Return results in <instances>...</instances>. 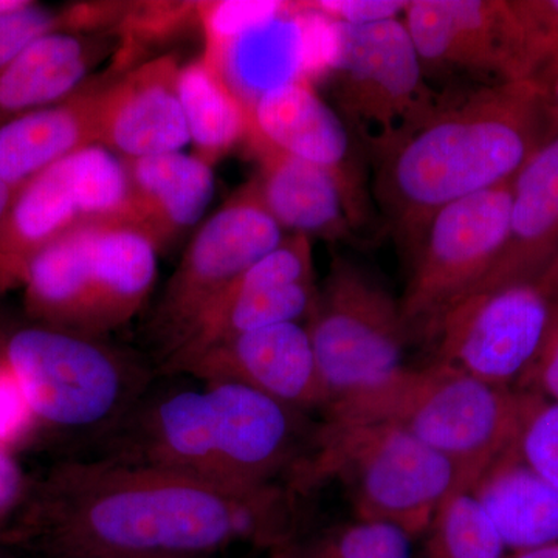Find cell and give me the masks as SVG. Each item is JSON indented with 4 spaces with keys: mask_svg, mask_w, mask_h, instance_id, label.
Returning a JSON list of instances; mask_svg holds the SVG:
<instances>
[{
    "mask_svg": "<svg viewBox=\"0 0 558 558\" xmlns=\"http://www.w3.org/2000/svg\"><path fill=\"white\" fill-rule=\"evenodd\" d=\"M534 83L542 90L550 121H553L554 132L558 135V62L535 78Z\"/></svg>",
    "mask_w": 558,
    "mask_h": 558,
    "instance_id": "cell-36",
    "label": "cell"
},
{
    "mask_svg": "<svg viewBox=\"0 0 558 558\" xmlns=\"http://www.w3.org/2000/svg\"><path fill=\"white\" fill-rule=\"evenodd\" d=\"M36 429L16 381L0 360V446L13 450Z\"/></svg>",
    "mask_w": 558,
    "mask_h": 558,
    "instance_id": "cell-33",
    "label": "cell"
},
{
    "mask_svg": "<svg viewBox=\"0 0 558 558\" xmlns=\"http://www.w3.org/2000/svg\"><path fill=\"white\" fill-rule=\"evenodd\" d=\"M250 148L259 161V194L282 231L339 241L352 226L347 194L332 172L311 161L271 148L248 134Z\"/></svg>",
    "mask_w": 558,
    "mask_h": 558,
    "instance_id": "cell-20",
    "label": "cell"
},
{
    "mask_svg": "<svg viewBox=\"0 0 558 558\" xmlns=\"http://www.w3.org/2000/svg\"><path fill=\"white\" fill-rule=\"evenodd\" d=\"M554 137L534 81L494 84L444 101L424 126L377 161V201L413 256L440 209L515 179Z\"/></svg>",
    "mask_w": 558,
    "mask_h": 558,
    "instance_id": "cell-2",
    "label": "cell"
},
{
    "mask_svg": "<svg viewBox=\"0 0 558 558\" xmlns=\"http://www.w3.org/2000/svg\"><path fill=\"white\" fill-rule=\"evenodd\" d=\"M553 301L535 281L483 290L458 301L421 336L435 363L501 389H512L537 359Z\"/></svg>",
    "mask_w": 558,
    "mask_h": 558,
    "instance_id": "cell-11",
    "label": "cell"
},
{
    "mask_svg": "<svg viewBox=\"0 0 558 558\" xmlns=\"http://www.w3.org/2000/svg\"><path fill=\"white\" fill-rule=\"evenodd\" d=\"M178 89L194 156L215 165L252 131L248 102L207 57L179 70Z\"/></svg>",
    "mask_w": 558,
    "mask_h": 558,
    "instance_id": "cell-25",
    "label": "cell"
},
{
    "mask_svg": "<svg viewBox=\"0 0 558 558\" xmlns=\"http://www.w3.org/2000/svg\"><path fill=\"white\" fill-rule=\"evenodd\" d=\"M60 31L70 32L68 11L54 13L27 0L20 9L0 13V68L35 40Z\"/></svg>",
    "mask_w": 558,
    "mask_h": 558,
    "instance_id": "cell-31",
    "label": "cell"
},
{
    "mask_svg": "<svg viewBox=\"0 0 558 558\" xmlns=\"http://www.w3.org/2000/svg\"><path fill=\"white\" fill-rule=\"evenodd\" d=\"M506 549L512 553L558 542V488L521 459L515 442L470 488Z\"/></svg>",
    "mask_w": 558,
    "mask_h": 558,
    "instance_id": "cell-24",
    "label": "cell"
},
{
    "mask_svg": "<svg viewBox=\"0 0 558 558\" xmlns=\"http://www.w3.org/2000/svg\"><path fill=\"white\" fill-rule=\"evenodd\" d=\"M311 238L290 234L219 293L161 360L168 374L250 330L310 318L317 301Z\"/></svg>",
    "mask_w": 558,
    "mask_h": 558,
    "instance_id": "cell-14",
    "label": "cell"
},
{
    "mask_svg": "<svg viewBox=\"0 0 558 558\" xmlns=\"http://www.w3.org/2000/svg\"><path fill=\"white\" fill-rule=\"evenodd\" d=\"M299 497L101 457L61 462L31 486L14 542L51 558H211L245 545L271 553L300 537Z\"/></svg>",
    "mask_w": 558,
    "mask_h": 558,
    "instance_id": "cell-1",
    "label": "cell"
},
{
    "mask_svg": "<svg viewBox=\"0 0 558 558\" xmlns=\"http://www.w3.org/2000/svg\"><path fill=\"white\" fill-rule=\"evenodd\" d=\"M411 539L399 529L354 520L293 539L269 558H411Z\"/></svg>",
    "mask_w": 558,
    "mask_h": 558,
    "instance_id": "cell-27",
    "label": "cell"
},
{
    "mask_svg": "<svg viewBox=\"0 0 558 558\" xmlns=\"http://www.w3.org/2000/svg\"><path fill=\"white\" fill-rule=\"evenodd\" d=\"M31 486L13 451L0 446V524L16 515Z\"/></svg>",
    "mask_w": 558,
    "mask_h": 558,
    "instance_id": "cell-35",
    "label": "cell"
},
{
    "mask_svg": "<svg viewBox=\"0 0 558 558\" xmlns=\"http://www.w3.org/2000/svg\"><path fill=\"white\" fill-rule=\"evenodd\" d=\"M36 427L109 439L149 392L150 374L98 339L46 325L11 332L0 344Z\"/></svg>",
    "mask_w": 558,
    "mask_h": 558,
    "instance_id": "cell-7",
    "label": "cell"
},
{
    "mask_svg": "<svg viewBox=\"0 0 558 558\" xmlns=\"http://www.w3.org/2000/svg\"><path fill=\"white\" fill-rule=\"evenodd\" d=\"M523 392L517 450L529 468L558 488V403Z\"/></svg>",
    "mask_w": 558,
    "mask_h": 558,
    "instance_id": "cell-29",
    "label": "cell"
},
{
    "mask_svg": "<svg viewBox=\"0 0 558 558\" xmlns=\"http://www.w3.org/2000/svg\"><path fill=\"white\" fill-rule=\"evenodd\" d=\"M250 134L271 148L311 161L332 172L347 194L352 226H362L368 196L352 156L351 134L307 76H299L260 92L250 102Z\"/></svg>",
    "mask_w": 558,
    "mask_h": 558,
    "instance_id": "cell-17",
    "label": "cell"
},
{
    "mask_svg": "<svg viewBox=\"0 0 558 558\" xmlns=\"http://www.w3.org/2000/svg\"><path fill=\"white\" fill-rule=\"evenodd\" d=\"M255 179L242 185L197 230L154 315V336L167 354L202 311L284 240Z\"/></svg>",
    "mask_w": 558,
    "mask_h": 558,
    "instance_id": "cell-13",
    "label": "cell"
},
{
    "mask_svg": "<svg viewBox=\"0 0 558 558\" xmlns=\"http://www.w3.org/2000/svg\"><path fill=\"white\" fill-rule=\"evenodd\" d=\"M293 10L314 14L319 20L343 27L376 24L399 20L405 13L407 0H315V2H293Z\"/></svg>",
    "mask_w": 558,
    "mask_h": 558,
    "instance_id": "cell-32",
    "label": "cell"
},
{
    "mask_svg": "<svg viewBox=\"0 0 558 558\" xmlns=\"http://www.w3.org/2000/svg\"><path fill=\"white\" fill-rule=\"evenodd\" d=\"M159 248L126 223H87L51 242L22 278L39 325L98 339L128 325L153 292Z\"/></svg>",
    "mask_w": 558,
    "mask_h": 558,
    "instance_id": "cell-6",
    "label": "cell"
},
{
    "mask_svg": "<svg viewBox=\"0 0 558 558\" xmlns=\"http://www.w3.org/2000/svg\"><path fill=\"white\" fill-rule=\"evenodd\" d=\"M27 0H0V13L20 9Z\"/></svg>",
    "mask_w": 558,
    "mask_h": 558,
    "instance_id": "cell-39",
    "label": "cell"
},
{
    "mask_svg": "<svg viewBox=\"0 0 558 558\" xmlns=\"http://www.w3.org/2000/svg\"><path fill=\"white\" fill-rule=\"evenodd\" d=\"M557 258L558 135L545 143L513 179L505 247L473 293L535 281Z\"/></svg>",
    "mask_w": 558,
    "mask_h": 558,
    "instance_id": "cell-19",
    "label": "cell"
},
{
    "mask_svg": "<svg viewBox=\"0 0 558 558\" xmlns=\"http://www.w3.org/2000/svg\"><path fill=\"white\" fill-rule=\"evenodd\" d=\"M553 319L537 359L520 381L521 391L534 392L558 403V304H553Z\"/></svg>",
    "mask_w": 558,
    "mask_h": 558,
    "instance_id": "cell-34",
    "label": "cell"
},
{
    "mask_svg": "<svg viewBox=\"0 0 558 558\" xmlns=\"http://www.w3.org/2000/svg\"><path fill=\"white\" fill-rule=\"evenodd\" d=\"M180 65L172 54L128 70L101 84L97 145L123 160L179 153L190 145L180 105Z\"/></svg>",
    "mask_w": 558,
    "mask_h": 558,
    "instance_id": "cell-18",
    "label": "cell"
},
{
    "mask_svg": "<svg viewBox=\"0 0 558 558\" xmlns=\"http://www.w3.org/2000/svg\"><path fill=\"white\" fill-rule=\"evenodd\" d=\"M211 558H216V557H211Z\"/></svg>",
    "mask_w": 558,
    "mask_h": 558,
    "instance_id": "cell-40",
    "label": "cell"
},
{
    "mask_svg": "<svg viewBox=\"0 0 558 558\" xmlns=\"http://www.w3.org/2000/svg\"><path fill=\"white\" fill-rule=\"evenodd\" d=\"M146 395L105 457L240 487L275 484L303 457L304 413L230 381Z\"/></svg>",
    "mask_w": 558,
    "mask_h": 558,
    "instance_id": "cell-3",
    "label": "cell"
},
{
    "mask_svg": "<svg viewBox=\"0 0 558 558\" xmlns=\"http://www.w3.org/2000/svg\"><path fill=\"white\" fill-rule=\"evenodd\" d=\"M337 481L354 520L399 529L411 539L427 534L440 506L459 490L450 459L387 424L323 421L286 487L301 497Z\"/></svg>",
    "mask_w": 558,
    "mask_h": 558,
    "instance_id": "cell-5",
    "label": "cell"
},
{
    "mask_svg": "<svg viewBox=\"0 0 558 558\" xmlns=\"http://www.w3.org/2000/svg\"><path fill=\"white\" fill-rule=\"evenodd\" d=\"M14 194H16V191L0 180V222H2L3 218H5L11 202H13Z\"/></svg>",
    "mask_w": 558,
    "mask_h": 558,
    "instance_id": "cell-38",
    "label": "cell"
},
{
    "mask_svg": "<svg viewBox=\"0 0 558 558\" xmlns=\"http://www.w3.org/2000/svg\"><path fill=\"white\" fill-rule=\"evenodd\" d=\"M108 47L81 32L49 33L0 68V126L84 87Z\"/></svg>",
    "mask_w": 558,
    "mask_h": 558,
    "instance_id": "cell-23",
    "label": "cell"
},
{
    "mask_svg": "<svg viewBox=\"0 0 558 558\" xmlns=\"http://www.w3.org/2000/svg\"><path fill=\"white\" fill-rule=\"evenodd\" d=\"M87 223H131L126 163L100 145L72 154L16 191L0 222V292L21 288L40 250Z\"/></svg>",
    "mask_w": 558,
    "mask_h": 558,
    "instance_id": "cell-9",
    "label": "cell"
},
{
    "mask_svg": "<svg viewBox=\"0 0 558 558\" xmlns=\"http://www.w3.org/2000/svg\"><path fill=\"white\" fill-rule=\"evenodd\" d=\"M513 179L440 209L413 258L400 299L411 333H418L458 301L472 295L508 238Z\"/></svg>",
    "mask_w": 558,
    "mask_h": 558,
    "instance_id": "cell-12",
    "label": "cell"
},
{
    "mask_svg": "<svg viewBox=\"0 0 558 558\" xmlns=\"http://www.w3.org/2000/svg\"><path fill=\"white\" fill-rule=\"evenodd\" d=\"M422 558H506V546L470 492L444 501L429 524Z\"/></svg>",
    "mask_w": 558,
    "mask_h": 558,
    "instance_id": "cell-26",
    "label": "cell"
},
{
    "mask_svg": "<svg viewBox=\"0 0 558 558\" xmlns=\"http://www.w3.org/2000/svg\"><path fill=\"white\" fill-rule=\"evenodd\" d=\"M306 328L332 400L405 366L403 357L413 336L400 301L343 256L330 263Z\"/></svg>",
    "mask_w": 558,
    "mask_h": 558,
    "instance_id": "cell-10",
    "label": "cell"
},
{
    "mask_svg": "<svg viewBox=\"0 0 558 558\" xmlns=\"http://www.w3.org/2000/svg\"><path fill=\"white\" fill-rule=\"evenodd\" d=\"M332 62V106L377 161L398 149L442 106L425 78L402 17L343 27Z\"/></svg>",
    "mask_w": 558,
    "mask_h": 558,
    "instance_id": "cell-8",
    "label": "cell"
},
{
    "mask_svg": "<svg viewBox=\"0 0 558 558\" xmlns=\"http://www.w3.org/2000/svg\"><path fill=\"white\" fill-rule=\"evenodd\" d=\"M523 391L490 387L461 371L429 362L402 366L369 387L326 407L323 421L387 424L403 429L453 462L459 490L515 442Z\"/></svg>",
    "mask_w": 558,
    "mask_h": 558,
    "instance_id": "cell-4",
    "label": "cell"
},
{
    "mask_svg": "<svg viewBox=\"0 0 558 558\" xmlns=\"http://www.w3.org/2000/svg\"><path fill=\"white\" fill-rule=\"evenodd\" d=\"M402 21L424 70L524 81L509 0H411Z\"/></svg>",
    "mask_w": 558,
    "mask_h": 558,
    "instance_id": "cell-15",
    "label": "cell"
},
{
    "mask_svg": "<svg viewBox=\"0 0 558 558\" xmlns=\"http://www.w3.org/2000/svg\"><path fill=\"white\" fill-rule=\"evenodd\" d=\"M174 374L244 385L303 413L323 411L332 400L319 376L310 332L301 323L241 333L205 349Z\"/></svg>",
    "mask_w": 558,
    "mask_h": 558,
    "instance_id": "cell-16",
    "label": "cell"
},
{
    "mask_svg": "<svg viewBox=\"0 0 558 558\" xmlns=\"http://www.w3.org/2000/svg\"><path fill=\"white\" fill-rule=\"evenodd\" d=\"M539 284L548 293L553 304H558V258L538 278Z\"/></svg>",
    "mask_w": 558,
    "mask_h": 558,
    "instance_id": "cell-37",
    "label": "cell"
},
{
    "mask_svg": "<svg viewBox=\"0 0 558 558\" xmlns=\"http://www.w3.org/2000/svg\"><path fill=\"white\" fill-rule=\"evenodd\" d=\"M130 178L131 226L163 248L193 229L215 194L211 165L194 154L124 160Z\"/></svg>",
    "mask_w": 558,
    "mask_h": 558,
    "instance_id": "cell-21",
    "label": "cell"
},
{
    "mask_svg": "<svg viewBox=\"0 0 558 558\" xmlns=\"http://www.w3.org/2000/svg\"><path fill=\"white\" fill-rule=\"evenodd\" d=\"M521 40L523 80L534 81L558 62V0H509Z\"/></svg>",
    "mask_w": 558,
    "mask_h": 558,
    "instance_id": "cell-30",
    "label": "cell"
},
{
    "mask_svg": "<svg viewBox=\"0 0 558 558\" xmlns=\"http://www.w3.org/2000/svg\"><path fill=\"white\" fill-rule=\"evenodd\" d=\"M289 2H218L197 3L207 51L204 57L218 62L222 54L248 33L277 20Z\"/></svg>",
    "mask_w": 558,
    "mask_h": 558,
    "instance_id": "cell-28",
    "label": "cell"
},
{
    "mask_svg": "<svg viewBox=\"0 0 558 558\" xmlns=\"http://www.w3.org/2000/svg\"><path fill=\"white\" fill-rule=\"evenodd\" d=\"M102 83L87 84L57 105L0 126V180L14 191L72 154L97 145Z\"/></svg>",
    "mask_w": 558,
    "mask_h": 558,
    "instance_id": "cell-22",
    "label": "cell"
}]
</instances>
